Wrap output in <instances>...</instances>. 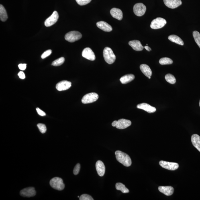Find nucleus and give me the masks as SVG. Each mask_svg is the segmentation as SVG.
I'll use <instances>...</instances> for the list:
<instances>
[{"mask_svg":"<svg viewBox=\"0 0 200 200\" xmlns=\"http://www.w3.org/2000/svg\"><path fill=\"white\" fill-rule=\"evenodd\" d=\"M144 48L146 49V50L148 51H150L151 50V49L150 47L147 46H145Z\"/></svg>","mask_w":200,"mask_h":200,"instance_id":"58836bf2","label":"nucleus"},{"mask_svg":"<svg viewBox=\"0 0 200 200\" xmlns=\"http://www.w3.org/2000/svg\"><path fill=\"white\" fill-rule=\"evenodd\" d=\"M103 56L106 62L109 64H113L116 58L112 50L108 47H106L104 49Z\"/></svg>","mask_w":200,"mask_h":200,"instance_id":"f03ea898","label":"nucleus"},{"mask_svg":"<svg viewBox=\"0 0 200 200\" xmlns=\"http://www.w3.org/2000/svg\"><path fill=\"white\" fill-rule=\"evenodd\" d=\"M199 106L200 107V101H199Z\"/></svg>","mask_w":200,"mask_h":200,"instance_id":"a19ab883","label":"nucleus"},{"mask_svg":"<svg viewBox=\"0 0 200 200\" xmlns=\"http://www.w3.org/2000/svg\"><path fill=\"white\" fill-rule=\"evenodd\" d=\"M133 12L138 17L144 15L145 13L146 8L144 4L138 3L136 4L133 7Z\"/></svg>","mask_w":200,"mask_h":200,"instance_id":"0eeeda50","label":"nucleus"},{"mask_svg":"<svg viewBox=\"0 0 200 200\" xmlns=\"http://www.w3.org/2000/svg\"><path fill=\"white\" fill-rule=\"evenodd\" d=\"M115 154L117 160L123 165L129 167L132 164V161L128 155L119 150L116 151Z\"/></svg>","mask_w":200,"mask_h":200,"instance_id":"f257e3e1","label":"nucleus"},{"mask_svg":"<svg viewBox=\"0 0 200 200\" xmlns=\"http://www.w3.org/2000/svg\"><path fill=\"white\" fill-rule=\"evenodd\" d=\"M166 23L165 19L161 17H157L152 21L150 26L152 29H159L164 27Z\"/></svg>","mask_w":200,"mask_h":200,"instance_id":"39448f33","label":"nucleus"},{"mask_svg":"<svg viewBox=\"0 0 200 200\" xmlns=\"http://www.w3.org/2000/svg\"><path fill=\"white\" fill-rule=\"evenodd\" d=\"M80 200H93V199L91 196L87 194H83L79 197Z\"/></svg>","mask_w":200,"mask_h":200,"instance_id":"473e14b6","label":"nucleus"},{"mask_svg":"<svg viewBox=\"0 0 200 200\" xmlns=\"http://www.w3.org/2000/svg\"><path fill=\"white\" fill-rule=\"evenodd\" d=\"M131 123H131V121H130L124 119H121L117 121L116 126L115 127L118 129H125L130 126Z\"/></svg>","mask_w":200,"mask_h":200,"instance_id":"4468645a","label":"nucleus"},{"mask_svg":"<svg viewBox=\"0 0 200 200\" xmlns=\"http://www.w3.org/2000/svg\"><path fill=\"white\" fill-rule=\"evenodd\" d=\"M164 2L166 7L171 9L176 8L182 4L181 0H164Z\"/></svg>","mask_w":200,"mask_h":200,"instance_id":"ddd939ff","label":"nucleus"},{"mask_svg":"<svg viewBox=\"0 0 200 200\" xmlns=\"http://www.w3.org/2000/svg\"><path fill=\"white\" fill-rule=\"evenodd\" d=\"M20 194L23 197H32L36 195V192L34 188L29 187L21 190Z\"/></svg>","mask_w":200,"mask_h":200,"instance_id":"f8f14e48","label":"nucleus"},{"mask_svg":"<svg viewBox=\"0 0 200 200\" xmlns=\"http://www.w3.org/2000/svg\"><path fill=\"white\" fill-rule=\"evenodd\" d=\"M82 56L83 58L87 59L94 61L95 60L96 57L93 50L89 48H87L84 49L82 52Z\"/></svg>","mask_w":200,"mask_h":200,"instance_id":"9d476101","label":"nucleus"},{"mask_svg":"<svg viewBox=\"0 0 200 200\" xmlns=\"http://www.w3.org/2000/svg\"><path fill=\"white\" fill-rule=\"evenodd\" d=\"M36 110L38 114L41 116L44 117L46 116V114L44 112L41 110L40 108H37Z\"/></svg>","mask_w":200,"mask_h":200,"instance_id":"c9c22d12","label":"nucleus"},{"mask_svg":"<svg viewBox=\"0 0 200 200\" xmlns=\"http://www.w3.org/2000/svg\"><path fill=\"white\" fill-rule=\"evenodd\" d=\"M78 198H79V196H78Z\"/></svg>","mask_w":200,"mask_h":200,"instance_id":"79ce46f5","label":"nucleus"},{"mask_svg":"<svg viewBox=\"0 0 200 200\" xmlns=\"http://www.w3.org/2000/svg\"><path fill=\"white\" fill-rule=\"evenodd\" d=\"M160 166L166 169L176 170L179 168V164L176 163L170 162L161 160L160 162Z\"/></svg>","mask_w":200,"mask_h":200,"instance_id":"1a4fd4ad","label":"nucleus"},{"mask_svg":"<svg viewBox=\"0 0 200 200\" xmlns=\"http://www.w3.org/2000/svg\"><path fill=\"white\" fill-rule=\"evenodd\" d=\"M169 40L171 42L175 43L176 44L180 45L183 46L184 45V42L182 40V39L179 36H176V35H170L168 38Z\"/></svg>","mask_w":200,"mask_h":200,"instance_id":"b1692460","label":"nucleus"},{"mask_svg":"<svg viewBox=\"0 0 200 200\" xmlns=\"http://www.w3.org/2000/svg\"><path fill=\"white\" fill-rule=\"evenodd\" d=\"M140 69L144 75L146 77H151L152 75V71L150 67L146 64H141L140 66Z\"/></svg>","mask_w":200,"mask_h":200,"instance_id":"412c9836","label":"nucleus"},{"mask_svg":"<svg viewBox=\"0 0 200 200\" xmlns=\"http://www.w3.org/2000/svg\"><path fill=\"white\" fill-rule=\"evenodd\" d=\"M137 108L138 109L144 110L149 113H154L156 111L155 107H153L146 103L140 104L137 106Z\"/></svg>","mask_w":200,"mask_h":200,"instance_id":"2eb2a0df","label":"nucleus"},{"mask_svg":"<svg viewBox=\"0 0 200 200\" xmlns=\"http://www.w3.org/2000/svg\"><path fill=\"white\" fill-rule=\"evenodd\" d=\"M18 75L19 76V78H21V79H25V75L24 72L22 71H20L19 72L18 74Z\"/></svg>","mask_w":200,"mask_h":200,"instance_id":"4c0bfd02","label":"nucleus"},{"mask_svg":"<svg viewBox=\"0 0 200 200\" xmlns=\"http://www.w3.org/2000/svg\"><path fill=\"white\" fill-rule=\"evenodd\" d=\"M80 169V165L79 164H78L74 167L73 171L74 175H77L79 173Z\"/></svg>","mask_w":200,"mask_h":200,"instance_id":"f704fd0d","label":"nucleus"},{"mask_svg":"<svg viewBox=\"0 0 200 200\" xmlns=\"http://www.w3.org/2000/svg\"><path fill=\"white\" fill-rule=\"evenodd\" d=\"M117 121H113V122L112 123V126L113 127H115L116 126L117 123Z\"/></svg>","mask_w":200,"mask_h":200,"instance_id":"ea45409f","label":"nucleus"},{"mask_svg":"<svg viewBox=\"0 0 200 200\" xmlns=\"http://www.w3.org/2000/svg\"><path fill=\"white\" fill-rule=\"evenodd\" d=\"M82 37L81 33L77 31H72L66 33L65 39L70 42H74L81 39Z\"/></svg>","mask_w":200,"mask_h":200,"instance_id":"20e7f679","label":"nucleus"},{"mask_svg":"<svg viewBox=\"0 0 200 200\" xmlns=\"http://www.w3.org/2000/svg\"><path fill=\"white\" fill-rule=\"evenodd\" d=\"M8 18L7 13L5 7L2 5H0V19L2 21H6Z\"/></svg>","mask_w":200,"mask_h":200,"instance_id":"393cba45","label":"nucleus"},{"mask_svg":"<svg viewBox=\"0 0 200 200\" xmlns=\"http://www.w3.org/2000/svg\"><path fill=\"white\" fill-rule=\"evenodd\" d=\"M129 44L135 50L140 51L143 50L144 47L141 44L140 41L138 40L130 41Z\"/></svg>","mask_w":200,"mask_h":200,"instance_id":"a211bd4d","label":"nucleus"},{"mask_svg":"<svg viewBox=\"0 0 200 200\" xmlns=\"http://www.w3.org/2000/svg\"><path fill=\"white\" fill-rule=\"evenodd\" d=\"M99 98L98 94L95 93H91L86 94L82 99V103L88 104L94 102Z\"/></svg>","mask_w":200,"mask_h":200,"instance_id":"423d86ee","label":"nucleus"},{"mask_svg":"<svg viewBox=\"0 0 200 200\" xmlns=\"http://www.w3.org/2000/svg\"><path fill=\"white\" fill-rule=\"evenodd\" d=\"M116 188L117 190L121 191L123 193H128L129 192V190L127 189L124 185L121 183H117L116 185Z\"/></svg>","mask_w":200,"mask_h":200,"instance_id":"a878e982","label":"nucleus"},{"mask_svg":"<svg viewBox=\"0 0 200 200\" xmlns=\"http://www.w3.org/2000/svg\"><path fill=\"white\" fill-rule=\"evenodd\" d=\"M64 57H61L58 59L54 61L52 64V65L55 66H58L61 65L64 63Z\"/></svg>","mask_w":200,"mask_h":200,"instance_id":"c756f323","label":"nucleus"},{"mask_svg":"<svg viewBox=\"0 0 200 200\" xmlns=\"http://www.w3.org/2000/svg\"><path fill=\"white\" fill-rule=\"evenodd\" d=\"M193 37L195 42L200 48V34L197 31H194L193 33Z\"/></svg>","mask_w":200,"mask_h":200,"instance_id":"c85d7f7f","label":"nucleus"},{"mask_svg":"<svg viewBox=\"0 0 200 200\" xmlns=\"http://www.w3.org/2000/svg\"><path fill=\"white\" fill-rule=\"evenodd\" d=\"M50 184L51 187L54 189L62 191L64 188L63 180L60 178L55 177L50 180Z\"/></svg>","mask_w":200,"mask_h":200,"instance_id":"7ed1b4c3","label":"nucleus"},{"mask_svg":"<svg viewBox=\"0 0 200 200\" xmlns=\"http://www.w3.org/2000/svg\"><path fill=\"white\" fill-rule=\"evenodd\" d=\"M37 126L41 133H44L46 132L47 129L45 125L42 123H39L37 125Z\"/></svg>","mask_w":200,"mask_h":200,"instance_id":"7c9ffc66","label":"nucleus"},{"mask_svg":"<svg viewBox=\"0 0 200 200\" xmlns=\"http://www.w3.org/2000/svg\"><path fill=\"white\" fill-rule=\"evenodd\" d=\"M192 144L200 152V136L197 134H194L191 137Z\"/></svg>","mask_w":200,"mask_h":200,"instance_id":"4be33fe9","label":"nucleus"},{"mask_svg":"<svg viewBox=\"0 0 200 200\" xmlns=\"http://www.w3.org/2000/svg\"><path fill=\"white\" fill-rule=\"evenodd\" d=\"M19 69L21 70H24L26 69V64H20L18 65Z\"/></svg>","mask_w":200,"mask_h":200,"instance_id":"e433bc0d","label":"nucleus"},{"mask_svg":"<svg viewBox=\"0 0 200 200\" xmlns=\"http://www.w3.org/2000/svg\"><path fill=\"white\" fill-rule=\"evenodd\" d=\"M52 51L51 50H48L45 52L41 55V58L45 59L50 56L52 54Z\"/></svg>","mask_w":200,"mask_h":200,"instance_id":"72a5a7b5","label":"nucleus"},{"mask_svg":"<svg viewBox=\"0 0 200 200\" xmlns=\"http://www.w3.org/2000/svg\"><path fill=\"white\" fill-rule=\"evenodd\" d=\"M96 170L100 176L104 175L105 172V167L103 163L101 160H98L96 163Z\"/></svg>","mask_w":200,"mask_h":200,"instance_id":"f3484780","label":"nucleus"},{"mask_svg":"<svg viewBox=\"0 0 200 200\" xmlns=\"http://www.w3.org/2000/svg\"><path fill=\"white\" fill-rule=\"evenodd\" d=\"M92 0H76L78 5L83 6L88 4Z\"/></svg>","mask_w":200,"mask_h":200,"instance_id":"2f4dec72","label":"nucleus"},{"mask_svg":"<svg viewBox=\"0 0 200 200\" xmlns=\"http://www.w3.org/2000/svg\"><path fill=\"white\" fill-rule=\"evenodd\" d=\"M161 65L170 64L173 63V60L168 58H161L159 61Z\"/></svg>","mask_w":200,"mask_h":200,"instance_id":"bb28decb","label":"nucleus"},{"mask_svg":"<svg viewBox=\"0 0 200 200\" xmlns=\"http://www.w3.org/2000/svg\"><path fill=\"white\" fill-rule=\"evenodd\" d=\"M71 86V82L67 80H63L56 84V88L58 91H61L68 89Z\"/></svg>","mask_w":200,"mask_h":200,"instance_id":"9b49d317","label":"nucleus"},{"mask_svg":"<svg viewBox=\"0 0 200 200\" xmlns=\"http://www.w3.org/2000/svg\"><path fill=\"white\" fill-rule=\"evenodd\" d=\"M59 14L56 11H54L52 15L47 18L45 21V25L46 27L52 26L55 23L58 21Z\"/></svg>","mask_w":200,"mask_h":200,"instance_id":"6e6552de","label":"nucleus"},{"mask_svg":"<svg viewBox=\"0 0 200 200\" xmlns=\"http://www.w3.org/2000/svg\"><path fill=\"white\" fill-rule=\"evenodd\" d=\"M97 26L105 32H110L112 30V27L108 23L104 21H100L97 23Z\"/></svg>","mask_w":200,"mask_h":200,"instance_id":"dca6fc26","label":"nucleus"},{"mask_svg":"<svg viewBox=\"0 0 200 200\" xmlns=\"http://www.w3.org/2000/svg\"><path fill=\"white\" fill-rule=\"evenodd\" d=\"M166 81L170 84H174L176 83V80L174 76L172 74H168L165 76Z\"/></svg>","mask_w":200,"mask_h":200,"instance_id":"cd10ccee","label":"nucleus"},{"mask_svg":"<svg viewBox=\"0 0 200 200\" xmlns=\"http://www.w3.org/2000/svg\"><path fill=\"white\" fill-rule=\"evenodd\" d=\"M111 14L113 18L121 21L123 18V13L121 9L113 8L110 11Z\"/></svg>","mask_w":200,"mask_h":200,"instance_id":"6ab92c4d","label":"nucleus"},{"mask_svg":"<svg viewBox=\"0 0 200 200\" xmlns=\"http://www.w3.org/2000/svg\"><path fill=\"white\" fill-rule=\"evenodd\" d=\"M158 190L161 193L166 196L171 195L174 192V188L170 186H160L158 187Z\"/></svg>","mask_w":200,"mask_h":200,"instance_id":"aec40b11","label":"nucleus"},{"mask_svg":"<svg viewBox=\"0 0 200 200\" xmlns=\"http://www.w3.org/2000/svg\"><path fill=\"white\" fill-rule=\"evenodd\" d=\"M135 76L133 74H127L121 77L120 79L121 83L126 84L129 83L134 79Z\"/></svg>","mask_w":200,"mask_h":200,"instance_id":"5701e85b","label":"nucleus"}]
</instances>
